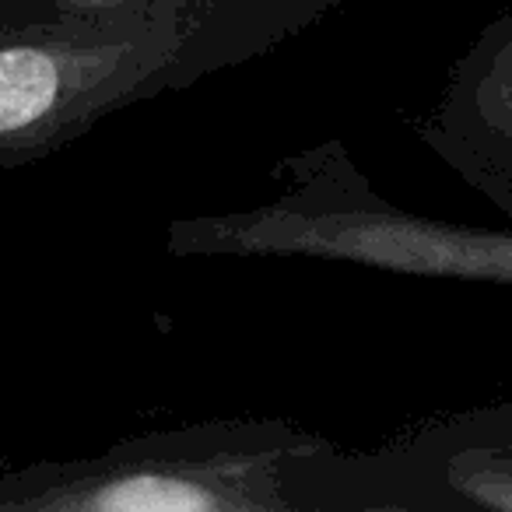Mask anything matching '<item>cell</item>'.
I'll return each instance as SVG.
<instances>
[{"instance_id":"3","label":"cell","mask_w":512,"mask_h":512,"mask_svg":"<svg viewBox=\"0 0 512 512\" xmlns=\"http://www.w3.org/2000/svg\"><path fill=\"white\" fill-rule=\"evenodd\" d=\"M274 183L278 197L264 204L169 221L165 249L179 260H337L421 278L512 281V235L397 211L372 193L341 141L278 158Z\"/></svg>"},{"instance_id":"1","label":"cell","mask_w":512,"mask_h":512,"mask_svg":"<svg viewBox=\"0 0 512 512\" xmlns=\"http://www.w3.org/2000/svg\"><path fill=\"white\" fill-rule=\"evenodd\" d=\"M341 4L120 0L0 32V169L43 162L123 109L253 64Z\"/></svg>"},{"instance_id":"5","label":"cell","mask_w":512,"mask_h":512,"mask_svg":"<svg viewBox=\"0 0 512 512\" xmlns=\"http://www.w3.org/2000/svg\"><path fill=\"white\" fill-rule=\"evenodd\" d=\"M120 0H0V32L11 29H36V25H50L60 18L85 15V11H99Z\"/></svg>"},{"instance_id":"2","label":"cell","mask_w":512,"mask_h":512,"mask_svg":"<svg viewBox=\"0 0 512 512\" xmlns=\"http://www.w3.org/2000/svg\"><path fill=\"white\" fill-rule=\"evenodd\" d=\"M393 505L379 460L292 421H204L0 474V512H362Z\"/></svg>"},{"instance_id":"4","label":"cell","mask_w":512,"mask_h":512,"mask_svg":"<svg viewBox=\"0 0 512 512\" xmlns=\"http://www.w3.org/2000/svg\"><path fill=\"white\" fill-rule=\"evenodd\" d=\"M474 106L488 127L512 134V43H505L481 71L474 85Z\"/></svg>"}]
</instances>
